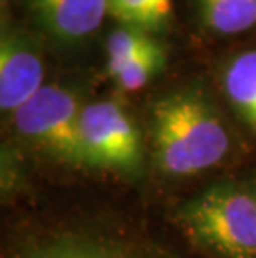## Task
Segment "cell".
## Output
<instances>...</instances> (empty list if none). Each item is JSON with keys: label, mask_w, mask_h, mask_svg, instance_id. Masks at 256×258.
<instances>
[{"label": "cell", "mask_w": 256, "mask_h": 258, "mask_svg": "<svg viewBox=\"0 0 256 258\" xmlns=\"http://www.w3.org/2000/svg\"><path fill=\"white\" fill-rule=\"evenodd\" d=\"M40 42L29 30L4 25L0 35V110L9 117L45 84Z\"/></svg>", "instance_id": "5b68a950"}, {"label": "cell", "mask_w": 256, "mask_h": 258, "mask_svg": "<svg viewBox=\"0 0 256 258\" xmlns=\"http://www.w3.org/2000/svg\"><path fill=\"white\" fill-rule=\"evenodd\" d=\"M168 63V53L165 47L160 45L153 52L137 58L135 62L127 65L120 72L113 82L123 92H138L146 87L156 75H160L165 70Z\"/></svg>", "instance_id": "7c38bea8"}, {"label": "cell", "mask_w": 256, "mask_h": 258, "mask_svg": "<svg viewBox=\"0 0 256 258\" xmlns=\"http://www.w3.org/2000/svg\"><path fill=\"white\" fill-rule=\"evenodd\" d=\"M80 135L83 167L122 175H138L143 168L141 134L118 102L99 100L83 105Z\"/></svg>", "instance_id": "277c9868"}, {"label": "cell", "mask_w": 256, "mask_h": 258, "mask_svg": "<svg viewBox=\"0 0 256 258\" xmlns=\"http://www.w3.org/2000/svg\"><path fill=\"white\" fill-rule=\"evenodd\" d=\"M153 165L172 178L195 177L218 167L231 148V135L215 102L198 87L165 93L150 108Z\"/></svg>", "instance_id": "6da1fadb"}, {"label": "cell", "mask_w": 256, "mask_h": 258, "mask_svg": "<svg viewBox=\"0 0 256 258\" xmlns=\"http://www.w3.org/2000/svg\"><path fill=\"white\" fill-rule=\"evenodd\" d=\"M177 220L190 240L218 258H256V199L251 186L215 183L182 203Z\"/></svg>", "instance_id": "7a4b0ae2"}, {"label": "cell", "mask_w": 256, "mask_h": 258, "mask_svg": "<svg viewBox=\"0 0 256 258\" xmlns=\"http://www.w3.org/2000/svg\"><path fill=\"white\" fill-rule=\"evenodd\" d=\"M108 15L122 25L156 34L172 19V0H107Z\"/></svg>", "instance_id": "30bf717a"}, {"label": "cell", "mask_w": 256, "mask_h": 258, "mask_svg": "<svg viewBox=\"0 0 256 258\" xmlns=\"http://www.w3.org/2000/svg\"><path fill=\"white\" fill-rule=\"evenodd\" d=\"M24 5L48 37L70 45L94 35L108 15L107 0H24Z\"/></svg>", "instance_id": "8992f818"}, {"label": "cell", "mask_w": 256, "mask_h": 258, "mask_svg": "<svg viewBox=\"0 0 256 258\" xmlns=\"http://www.w3.org/2000/svg\"><path fill=\"white\" fill-rule=\"evenodd\" d=\"M221 89L236 117L256 134V48L228 60L221 70Z\"/></svg>", "instance_id": "52a82bcc"}, {"label": "cell", "mask_w": 256, "mask_h": 258, "mask_svg": "<svg viewBox=\"0 0 256 258\" xmlns=\"http://www.w3.org/2000/svg\"><path fill=\"white\" fill-rule=\"evenodd\" d=\"M201 27L218 37L256 30V0H193Z\"/></svg>", "instance_id": "ba28073f"}, {"label": "cell", "mask_w": 256, "mask_h": 258, "mask_svg": "<svg viewBox=\"0 0 256 258\" xmlns=\"http://www.w3.org/2000/svg\"><path fill=\"white\" fill-rule=\"evenodd\" d=\"M81 110L83 105L72 89L47 84L10 115V122L19 137L53 160L83 167Z\"/></svg>", "instance_id": "3957f363"}, {"label": "cell", "mask_w": 256, "mask_h": 258, "mask_svg": "<svg viewBox=\"0 0 256 258\" xmlns=\"http://www.w3.org/2000/svg\"><path fill=\"white\" fill-rule=\"evenodd\" d=\"M160 45L161 43L148 32L127 25L118 27V29L110 32L105 42L107 75L110 79H115L127 65L146 55V53L153 52Z\"/></svg>", "instance_id": "9c48e42d"}, {"label": "cell", "mask_w": 256, "mask_h": 258, "mask_svg": "<svg viewBox=\"0 0 256 258\" xmlns=\"http://www.w3.org/2000/svg\"><path fill=\"white\" fill-rule=\"evenodd\" d=\"M253 191H254V199H256V186H253Z\"/></svg>", "instance_id": "4fadbf2b"}, {"label": "cell", "mask_w": 256, "mask_h": 258, "mask_svg": "<svg viewBox=\"0 0 256 258\" xmlns=\"http://www.w3.org/2000/svg\"><path fill=\"white\" fill-rule=\"evenodd\" d=\"M27 258H133L112 245L87 238H60L34 250Z\"/></svg>", "instance_id": "8fae6325"}]
</instances>
